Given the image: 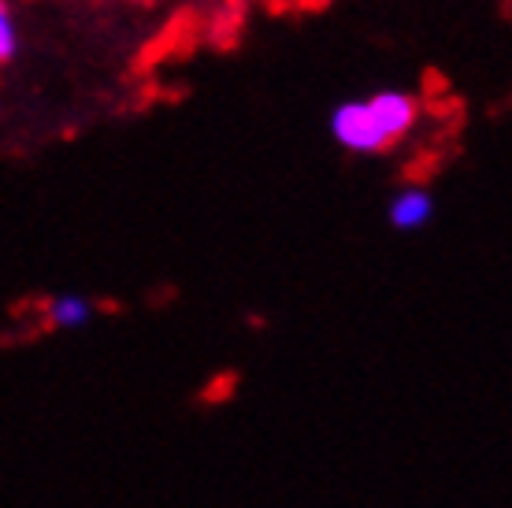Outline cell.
Here are the masks:
<instances>
[{"label":"cell","instance_id":"obj_1","mask_svg":"<svg viewBox=\"0 0 512 508\" xmlns=\"http://www.w3.org/2000/svg\"><path fill=\"white\" fill-rule=\"evenodd\" d=\"M331 134L338 145H346L349 153H383L386 145H390L383 138V130L375 127V119L364 101L338 104L331 115Z\"/></svg>","mask_w":512,"mask_h":508},{"label":"cell","instance_id":"obj_2","mask_svg":"<svg viewBox=\"0 0 512 508\" xmlns=\"http://www.w3.org/2000/svg\"><path fill=\"white\" fill-rule=\"evenodd\" d=\"M368 104V112H372L375 127L383 130L386 141H397L405 138L416 123V101H412L409 93H397V89H383V93H375Z\"/></svg>","mask_w":512,"mask_h":508},{"label":"cell","instance_id":"obj_3","mask_svg":"<svg viewBox=\"0 0 512 508\" xmlns=\"http://www.w3.org/2000/svg\"><path fill=\"white\" fill-rule=\"evenodd\" d=\"M431 212H435L431 193L405 190V193H397L394 204H390V223H394L397 230H420V227H427Z\"/></svg>","mask_w":512,"mask_h":508},{"label":"cell","instance_id":"obj_4","mask_svg":"<svg viewBox=\"0 0 512 508\" xmlns=\"http://www.w3.org/2000/svg\"><path fill=\"white\" fill-rule=\"evenodd\" d=\"M90 316H93V305L86 297H78V293H64V297H56L49 305V319L56 327H82Z\"/></svg>","mask_w":512,"mask_h":508},{"label":"cell","instance_id":"obj_5","mask_svg":"<svg viewBox=\"0 0 512 508\" xmlns=\"http://www.w3.org/2000/svg\"><path fill=\"white\" fill-rule=\"evenodd\" d=\"M15 45H19V38H15V19H12V12L0 4V64L12 60Z\"/></svg>","mask_w":512,"mask_h":508}]
</instances>
